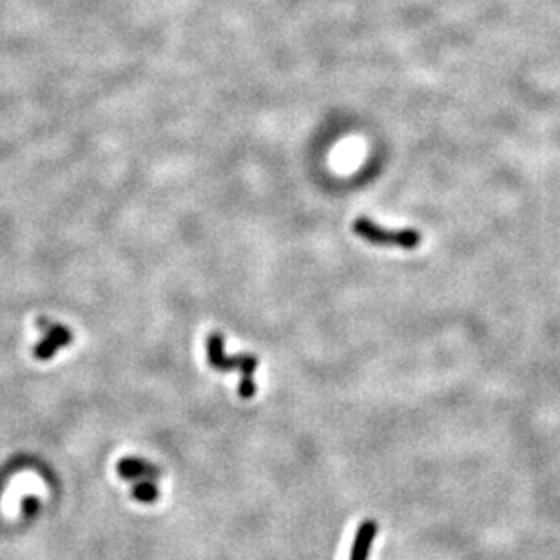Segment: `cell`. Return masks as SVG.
<instances>
[{
	"label": "cell",
	"mask_w": 560,
	"mask_h": 560,
	"mask_svg": "<svg viewBox=\"0 0 560 560\" xmlns=\"http://www.w3.org/2000/svg\"><path fill=\"white\" fill-rule=\"evenodd\" d=\"M207 359L209 365L216 370H242V382H239V395L249 399L256 394V385L252 381V373L258 368L259 361L256 356L243 354V356L227 357L223 352V337L221 334H211L207 337Z\"/></svg>",
	"instance_id": "1"
},
{
	"label": "cell",
	"mask_w": 560,
	"mask_h": 560,
	"mask_svg": "<svg viewBox=\"0 0 560 560\" xmlns=\"http://www.w3.org/2000/svg\"><path fill=\"white\" fill-rule=\"evenodd\" d=\"M354 232L359 238L366 239L372 245L379 247H399V249H406L412 251L421 245V236L419 230L416 229H387V227L373 223L368 218H357L354 221Z\"/></svg>",
	"instance_id": "2"
},
{
	"label": "cell",
	"mask_w": 560,
	"mask_h": 560,
	"mask_svg": "<svg viewBox=\"0 0 560 560\" xmlns=\"http://www.w3.org/2000/svg\"><path fill=\"white\" fill-rule=\"evenodd\" d=\"M73 334L68 327L62 325H49L47 327V334L44 335V340L37 344L35 348V357L37 359L47 361L49 357L55 356L60 348H64L66 344L71 343Z\"/></svg>",
	"instance_id": "3"
},
{
	"label": "cell",
	"mask_w": 560,
	"mask_h": 560,
	"mask_svg": "<svg viewBox=\"0 0 560 560\" xmlns=\"http://www.w3.org/2000/svg\"><path fill=\"white\" fill-rule=\"evenodd\" d=\"M118 470V475L122 479L127 480H144V479H156L160 477V470L153 464H149L147 461H142V459L136 457H127L122 459L116 466Z\"/></svg>",
	"instance_id": "4"
},
{
	"label": "cell",
	"mask_w": 560,
	"mask_h": 560,
	"mask_svg": "<svg viewBox=\"0 0 560 560\" xmlns=\"http://www.w3.org/2000/svg\"><path fill=\"white\" fill-rule=\"evenodd\" d=\"M379 526L375 521H365L357 528L356 539L352 544V552H350V560H368L370 547H372L373 539L378 535Z\"/></svg>",
	"instance_id": "5"
},
{
	"label": "cell",
	"mask_w": 560,
	"mask_h": 560,
	"mask_svg": "<svg viewBox=\"0 0 560 560\" xmlns=\"http://www.w3.org/2000/svg\"><path fill=\"white\" fill-rule=\"evenodd\" d=\"M132 497H135L136 501L149 504V502L156 501L158 497H160V492H158V488L154 486V483L144 479L132 486Z\"/></svg>",
	"instance_id": "6"
}]
</instances>
